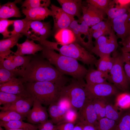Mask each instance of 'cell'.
I'll list each match as a JSON object with an SVG mask.
<instances>
[{"label": "cell", "instance_id": "27", "mask_svg": "<svg viewBox=\"0 0 130 130\" xmlns=\"http://www.w3.org/2000/svg\"><path fill=\"white\" fill-rule=\"evenodd\" d=\"M97 60L95 65L97 69L101 71L109 73L113 64V59L110 54L102 55Z\"/></svg>", "mask_w": 130, "mask_h": 130}, {"label": "cell", "instance_id": "25", "mask_svg": "<svg viewBox=\"0 0 130 130\" xmlns=\"http://www.w3.org/2000/svg\"><path fill=\"white\" fill-rule=\"evenodd\" d=\"M54 37L57 42L62 45L68 44L76 41L74 33L68 28L59 30L55 34Z\"/></svg>", "mask_w": 130, "mask_h": 130}, {"label": "cell", "instance_id": "20", "mask_svg": "<svg viewBox=\"0 0 130 130\" xmlns=\"http://www.w3.org/2000/svg\"><path fill=\"white\" fill-rule=\"evenodd\" d=\"M23 35L21 33L17 35L0 40V61H3L6 57L14 52L11 49L18 43L19 39Z\"/></svg>", "mask_w": 130, "mask_h": 130}, {"label": "cell", "instance_id": "21", "mask_svg": "<svg viewBox=\"0 0 130 130\" xmlns=\"http://www.w3.org/2000/svg\"><path fill=\"white\" fill-rule=\"evenodd\" d=\"M21 0H15L8 2L0 6V19H6L11 17H20L21 16L19 8L16 5Z\"/></svg>", "mask_w": 130, "mask_h": 130}, {"label": "cell", "instance_id": "17", "mask_svg": "<svg viewBox=\"0 0 130 130\" xmlns=\"http://www.w3.org/2000/svg\"><path fill=\"white\" fill-rule=\"evenodd\" d=\"M62 10L68 14L80 19L83 6L81 0H57Z\"/></svg>", "mask_w": 130, "mask_h": 130}, {"label": "cell", "instance_id": "16", "mask_svg": "<svg viewBox=\"0 0 130 130\" xmlns=\"http://www.w3.org/2000/svg\"><path fill=\"white\" fill-rule=\"evenodd\" d=\"M0 91L16 95L25 98L31 97L26 90L23 84L16 77L6 82L0 84Z\"/></svg>", "mask_w": 130, "mask_h": 130}, {"label": "cell", "instance_id": "11", "mask_svg": "<svg viewBox=\"0 0 130 130\" xmlns=\"http://www.w3.org/2000/svg\"><path fill=\"white\" fill-rule=\"evenodd\" d=\"M108 20L112 29L121 41L125 40L130 35V10L112 20Z\"/></svg>", "mask_w": 130, "mask_h": 130}, {"label": "cell", "instance_id": "34", "mask_svg": "<svg viewBox=\"0 0 130 130\" xmlns=\"http://www.w3.org/2000/svg\"><path fill=\"white\" fill-rule=\"evenodd\" d=\"M50 0H26L22 3L21 7L27 9L47 7L51 4Z\"/></svg>", "mask_w": 130, "mask_h": 130}, {"label": "cell", "instance_id": "44", "mask_svg": "<svg viewBox=\"0 0 130 130\" xmlns=\"http://www.w3.org/2000/svg\"><path fill=\"white\" fill-rule=\"evenodd\" d=\"M26 118L27 121L29 123L33 124H40L37 109L35 104L34 103L33 107L30 110Z\"/></svg>", "mask_w": 130, "mask_h": 130}, {"label": "cell", "instance_id": "41", "mask_svg": "<svg viewBox=\"0 0 130 130\" xmlns=\"http://www.w3.org/2000/svg\"><path fill=\"white\" fill-rule=\"evenodd\" d=\"M78 119L77 110L74 108H72L66 111L63 120L61 122H69L75 124L77 122Z\"/></svg>", "mask_w": 130, "mask_h": 130}, {"label": "cell", "instance_id": "47", "mask_svg": "<svg viewBox=\"0 0 130 130\" xmlns=\"http://www.w3.org/2000/svg\"><path fill=\"white\" fill-rule=\"evenodd\" d=\"M75 124L69 122H61L55 125L57 130H73Z\"/></svg>", "mask_w": 130, "mask_h": 130}, {"label": "cell", "instance_id": "57", "mask_svg": "<svg viewBox=\"0 0 130 130\" xmlns=\"http://www.w3.org/2000/svg\"><path fill=\"white\" fill-rule=\"evenodd\" d=\"M0 130H3L2 128V127H0Z\"/></svg>", "mask_w": 130, "mask_h": 130}, {"label": "cell", "instance_id": "28", "mask_svg": "<svg viewBox=\"0 0 130 130\" xmlns=\"http://www.w3.org/2000/svg\"><path fill=\"white\" fill-rule=\"evenodd\" d=\"M105 98H98L92 100L98 121L105 117L106 107L107 104Z\"/></svg>", "mask_w": 130, "mask_h": 130}, {"label": "cell", "instance_id": "7", "mask_svg": "<svg viewBox=\"0 0 130 130\" xmlns=\"http://www.w3.org/2000/svg\"><path fill=\"white\" fill-rule=\"evenodd\" d=\"M118 39L112 30L109 35L102 36L95 40L93 43L94 46L90 52L99 57L110 54L117 50L118 46Z\"/></svg>", "mask_w": 130, "mask_h": 130}, {"label": "cell", "instance_id": "9", "mask_svg": "<svg viewBox=\"0 0 130 130\" xmlns=\"http://www.w3.org/2000/svg\"><path fill=\"white\" fill-rule=\"evenodd\" d=\"M13 54H11L4 60L0 61V66L22 77L33 56H20Z\"/></svg>", "mask_w": 130, "mask_h": 130}, {"label": "cell", "instance_id": "53", "mask_svg": "<svg viewBox=\"0 0 130 130\" xmlns=\"http://www.w3.org/2000/svg\"><path fill=\"white\" fill-rule=\"evenodd\" d=\"M38 130H56V129L50 128L44 129L42 128H38Z\"/></svg>", "mask_w": 130, "mask_h": 130}, {"label": "cell", "instance_id": "23", "mask_svg": "<svg viewBox=\"0 0 130 130\" xmlns=\"http://www.w3.org/2000/svg\"><path fill=\"white\" fill-rule=\"evenodd\" d=\"M47 110L51 120L56 125L62 122L66 110L59 105L57 102L49 105Z\"/></svg>", "mask_w": 130, "mask_h": 130}, {"label": "cell", "instance_id": "31", "mask_svg": "<svg viewBox=\"0 0 130 130\" xmlns=\"http://www.w3.org/2000/svg\"><path fill=\"white\" fill-rule=\"evenodd\" d=\"M116 130H130V109L123 111Z\"/></svg>", "mask_w": 130, "mask_h": 130}, {"label": "cell", "instance_id": "54", "mask_svg": "<svg viewBox=\"0 0 130 130\" xmlns=\"http://www.w3.org/2000/svg\"><path fill=\"white\" fill-rule=\"evenodd\" d=\"M6 130H25L22 129H6Z\"/></svg>", "mask_w": 130, "mask_h": 130}, {"label": "cell", "instance_id": "2", "mask_svg": "<svg viewBox=\"0 0 130 130\" xmlns=\"http://www.w3.org/2000/svg\"><path fill=\"white\" fill-rule=\"evenodd\" d=\"M42 46L41 56L43 58L63 74L70 76L83 85L84 84L83 78L88 70L84 66L74 59L58 53L54 50Z\"/></svg>", "mask_w": 130, "mask_h": 130}, {"label": "cell", "instance_id": "6", "mask_svg": "<svg viewBox=\"0 0 130 130\" xmlns=\"http://www.w3.org/2000/svg\"><path fill=\"white\" fill-rule=\"evenodd\" d=\"M50 23L29 20L21 34L34 40L46 39L52 32Z\"/></svg>", "mask_w": 130, "mask_h": 130}, {"label": "cell", "instance_id": "10", "mask_svg": "<svg viewBox=\"0 0 130 130\" xmlns=\"http://www.w3.org/2000/svg\"><path fill=\"white\" fill-rule=\"evenodd\" d=\"M84 87L87 98L92 100L115 95L118 92L117 88L114 85L107 82L93 85L85 83Z\"/></svg>", "mask_w": 130, "mask_h": 130}, {"label": "cell", "instance_id": "49", "mask_svg": "<svg viewBox=\"0 0 130 130\" xmlns=\"http://www.w3.org/2000/svg\"><path fill=\"white\" fill-rule=\"evenodd\" d=\"M112 30L111 31L100 30L94 31L91 33V35L92 37L96 40L102 36L109 35Z\"/></svg>", "mask_w": 130, "mask_h": 130}, {"label": "cell", "instance_id": "13", "mask_svg": "<svg viewBox=\"0 0 130 130\" xmlns=\"http://www.w3.org/2000/svg\"><path fill=\"white\" fill-rule=\"evenodd\" d=\"M78 113L77 123L91 125L97 128L98 120L92 100L87 98L83 105L78 110Z\"/></svg>", "mask_w": 130, "mask_h": 130}, {"label": "cell", "instance_id": "1", "mask_svg": "<svg viewBox=\"0 0 130 130\" xmlns=\"http://www.w3.org/2000/svg\"><path fill=\"white\" fill-rule=\"evenodd\" d=\"M23 83L37 82H50L61 87L65 86L68 78L60 72L47 60L34 55L21 78Z\"/></svg>", "mask_w": 130, "mask_h": 130}, {"label": "cell", "instance_id": "39", "mask_svg": "<svg viewBox=\"0 0 130 130\" xmlns=\"http://www.w3.org/2000/svg\"><path fill=\"white\" fill-rule=\"evenodd\" d=\"M111 0H86V2L97 8L105 12L110 6Z\"/></svg>", "mask_w": 130, "mask_h": 130}, {"label": "cell", "instance_id": "24", "mask_svg": "<svg viewBox=\"0 0 130 130\" xmlns=\"http://www.w3.org/2000/svg\"><path fill=\"white\" fill-rule=\"evenodd\" d=\"M68 28L72 31L78 32L81 34L88 36V41H87L91 46L93 45V42L91 39L90 36L89 27L84 20L83 16L78 20H74L70 25Z\"/></svg>", "mask_w": 130, "mask_h": 130}, {"label": "cell", "instance_id": "35", "mask_svg": "<svg viewBox=\"0 0 130 130\" xmlns=\"http://www.w3.org/2000/svg\"><path fill=\"white\" fill-rule=\"evenodd\" d=\"M118 123L105 117L98 121L97 128L98 130H116Z\"/></svg>", "mask_w": 130, "mask_h": 130}, {"label": "cell", "instance_id": "8", "mask_svg": "<svg viewBox=\"0 0 130 130\" xmlns=\"http://www.w3.org/2000/svg\"><path fill=\"white\" fill-rule=\"evenodd\" d=\"M62 91L69 97L73 108L79 110L87 98L84 85L74 79L68 85L63 87Z\"/></svg>", "mask_w": 130, "mask_h": 130}, {"label": "cell", "instance_id": "51", "mask_svg": "<svg viewBox=\"0 0 130 130\" xmlns=\"http://www.w3.org/2000/svg\"><path fill=\"white\" fill-rule=\"evenodd\" d=\"M81 126L83 130H98L96 127L90 124H85L78 122Z\"/></svg>", "mask_w": 130, "mask_h": 130}, {"label": "cell", "instance_id": "48", "mask_svg": "<svg viewBox=\"0 0 130 130\" xmlns=\"http://www.w3.org/2000/svg\"><path fill=\"white\" fill-rule=\"evenodd\" d=\"M125 64L124 68L125 75L129 83H130V62L128 58L125 56L122 55Z\"/></svg>", "mask_w": 130, "mask_h": 130}, {"label": "cell", "instance_id": "19", "mask_svg": "<svg viewBox=\"0 0 130 130\" xmlns=\"http://www.w3.org/2000/svg\"><path fill=\"white\" fill-rule=\"evenodd\" d=\"M22 12L29 20L41 21L44 20L49 16H51V10L47 7H39L27 9L22 8Z\"/></svg>", "mask_w": 130, "mask_h": 130}, {"label": "cell", "instance_id": "42", "mask_svg": "<svg viewBox=\"0 0 130 130\" xmlns=\"http://www.w3.org/2000/svg\"><path fill=\"white\" fill-rule=\"evenodd\" d=\"M34 99V103L36 106L40 121V124L48 120L49 117L46 108L42 105L39 101Z\"/></svg>", "mask_w": 130, "mask_h": 130}, {"label": "cell", "instance_id": "12", "mask_svg": "<svg viewBox=\"0 0 130 130\" xmlns=\"http://www.w3.org/2000/svg\"><path fill=\"white\" fill-rule=\"evenodd\" d=\"M54 21L53 32L55 34L59 30L68 28L75 20L74 17L65 13L61 8L51 4L50 6Z\"/></svg>", "mask_w": 130, "mask_h": 130}, {"label": "cell", "instance_id": "40", "mask_svg": "<svg viewBox=\"0 0 130 130\" xmlns=\"http://www.w3.org/2000/svg\"><path fill=\"white\" fill-rule=\"evenodd\" d=\"M14 20L6 19H0V33L3 36V39L10 37V31L8 30L9 26L13 25Z\"/></svg>", "mask_w": 130, "mask_h": 130}, {"label": "cell", "instance_id": "46", "mask_svg": "<svg viewBox=\"0 0 130 130\" xmlns=\"http://www.w3.org/2000/svg\"><path fill=\"white\" fill-rule=\"evenodd\" d=\"M111 3L116 7L130 9V0H113Z\"/></svg>", "mask_w": 130, "mask_h": 130}, {"label": "cell", "instance_id": "38", "mask_svg": "<svg viewBox=\"0 0 130 130\" xmlns=\"http://www.w3.org/2000/svg\"><path fill=\"white\" fill-rule=\"evenodd\" d=\"M111 26L109 21L107 19L104 20L90 27V37L92 39L91 33L93 32L98 31H110L112 30Z\"/></svg>", "mask_w": 130, "mask_h": 130}, {"label": "cell", "instance_id": "32", "mask_svg": "<svg viewBox=\"0 0 130 130\" xmlns=\"http://www.w3.org/2000/svg\"><path fill=\"white\" fill-rule=\"evenodd\" d=\"M114 5L111 3V1L110 6L105 12V14L108 16L107 19L109 20H112L130 10V9L118 8L114 7Z\"/></svg>", "mask_w": 130, "mask_h": 130}, {"label": "cell", "instance_id": "5", "mask_svg": "<svg viewBox=\"0 0 130 130\" xmlns=\"http://www.w3.org/2000/svg\"><path fill=\"white\" fill-rule=\"evenodd\" d=\"M112 55L113 64L107 80L117 88L127 91L129 89V83L124 69V61L122 53L116 50Z\"/></svg>", "mask_w": 130, "mask_h": 130}, {"label": "cell", "instance_id": "4", "mask_svg": "<svg viewBox=\"0 0 130 130\" xmlns=\"http://www.w3.org/2000/svg\"><path fill=\"white\" fill-rule=\"evenodd\" d=\"M38 41L42 45L56 50L62 55L73 58L88 65H95L98 60L90 52L76 42L63 45L46 39Z\"/></svg>", "mask_w": 130, "mask_h": 130}, {"label": "cell", "instance_id": "22", "mask_svg": "<svg viewBox=\"0 0 130 130\" xmlns=\"http://www.w3.org/2000/svg\"><path fill=\"white\" fill-rule=\"evenodd\" d=\"M108 73L98 69L90 68L85 77L86 83L93 85L106 82L109 76Z\"/></svg>", "mask_w": 130, "mask_h": 130}, {"label": "cell", "instance_id": "52", "mask_svg": "<svg viewBox=\"0 0 130 130\" xmlns=\"http://www.w3.org/2000/svg\"><path fill=\"white\" fill-rule=\"evenodd\" d=\"M75 125L73 130H83L82 127L81 125L78 123Z\"/></svg>", "mask_w": 130, "mask_h": 130}, {"label": "cell", "instance_id": "56", "mask_svg": "<svg viewBox=\"0 0 130 130\" xmlns=\"http://www.w3.org/2000/svg\"><path fill=\"white\" fill-rule=\"evenodd\" d=\"M128 59L129 60V61L130 62V53H129V57H128Z\"/></svg>", "mask_w": 130, "mask_h": 130}, {"label": "cell", "instance_id": "26", "mask_svg": "<svg viewBox=\"0 0 130 130\" xmlns=\"http://www.w3.org/2000/svg\"><path fill=\"white\" fill-rule=\"evenodd\" d=\"M0 126L6 129H22L37 130V126L20 120H14L8 122L0 121Z\"/></svg>", "mask_w": 130, "mask_h": 130}, {"label": "cell", "instance_id": "37", "mask_svg": "<svg viewBox=\"0 0 130 130\" xmlns=\"http://www.w3.org/2000/svg\"><path fill=\"white\" fill-rule=\"evenodd\" d=\"M23 98H25L16 95L0 91V105H4L12 103Z\"/></svg>", "mask_w": 130, "mask_h": 130}, {"label": "cell", "instance_id": "18", "mask_svg": "<svg viewBox=\"0 0 130 130\" xmlns=\"http://www.w3.org/2000/svg\"><path fill=\"white\" fill-rule=\"evenodd\" d=\"M16 46L17 50L13 54L20 56L26 54L35 55L37 52L42 51L43 48L41 44H36L33 40H30L28 38L24 42L21 44L18 43Z\"/></svg>", "mask_w": 130, "mask_h": 130}, {"label": "cell", "instance_id": "36", "mask_svg": "<svg viewBox=\"0 0 130 130\" xmlns=\"http://www.w3.org/2000/svg\"><path fill=\"white\" fill-rule=\"evenodd\" d=\"M29 20L26 18L21 20H15L13 24V29L10 31V37L21 33Z\"/></svg>", "mask_w": 130, "mask_h": 130}, {"label": "cell", "instance_id": "3", "mask_svg": "<svg viewBox=\"0 0 130 130\" xmlns=\"http://www.w3.org/2000/svg\"><path fill=\"white\" fill-rule=\"evenodd\" d=\"M23 84L34 99L45 106L57 101L63 87L50 82H27Z\"/></svg>", "mask_w": 130, "mask_h": 130}, {"label": "cell", "instance_id": "14", "mask_svg": "<svg viewBox=\"0 0 130 130\" xmlns=\"http://www.w3.org/2000/svg\"><path fill=\"white\" fill-rule=\"evenodd\" d=\"M82 10L83 19L90 27L106 20L104 12L88 3L86 6H82Z\"/></svg>", "mask_w": 130, "mask_h": 130}, {"label": "cell", "instance_id": "30", "mask_svg": "<svg viewBox=\"0 0 130 130\" xmlns=\"http://www.w3.org/2000/svg\"><path fill=\"white\" fill-rule=\"evenodd\" d=\"M118 109L115 105L107 104L106 107L105 117L118 123L124 111L123 110L119 111Z\"/></svg>", "mask_w": 130, "mask_h": 130}, {"label": "cell", "instance_id": "43", "mask_svg": "<svg viewBox=\"0 0 130 130\" xmlns=\"http://www.w3.org/2000/svg\"><path fill=\"white\" fill-rule=\"evenodd\" d=\"M17 76L13 72L0 66V84L6 82Z\"/></svg>", "mask_w": 130, "mask_h": 130}, {"label": "cell", "instance_id": "15", "mask_svg": "<svg viewBox=\"0 0 130 130\" xmlns=\"http://www.w3.org/2000/svg\"><path fill=\"white\" fill-rule=\"evenodd\" d=\"M34 101V98L32 97L23 98L13 103L0 106V109L2 111H14L27 117L31 107L33 106Z\"/></svg>", "mask_w": 130, "mask_h": 130}, {"label": "cell", "instance_id": "45", "mask_svg": "<svg viewBox=\"0 0 130 130\" xmlns=\"http://www.w3.org/2000/svg\"><path fill=\"white\" fill-rule=\"evenodd\" d=\"M57 102L59 105L66 111L73 108L70 99L62 91V90L60 96Z\"/></svg>", "mask_w": 130, "mask_h": 130}, {"label": "cell", "instance_id": "29", "mask_svg": "<svg viewBox=\"0 0 130 130\" xmlns=\"http://www.w3.org/2000/svg\"><path fill=\"white\" fill-rule=\"evenodd\" d=\"M115 105L119 109L126 110L130 109V93L127 91L118 95Z\"/></svg>", "mask_w": 130, "mask_h": 130}, {"label": "cell", "instance_id": "33", "mask_svg": "<svg viewBox=\"0 0 130 130\" xmlns=\"http://www.w3.org/2000/svg\"><path fill=\"white\" fill-rule=\"evenodd\" d=\"M26 118L25 117L14 111H1L0 112V119L5 122L14 120L23 121Z\"/></svg>", "mask_w": 130, "mask_h": 130}, {"label": "cell", "instance_id": "55", "mask_svg": "<svg viewBox=\"0 0 130 130\" xmlns=\"http://www.w3.org/2000/svg\"><path fill=\"white\" fill-rule=\"evenodd\" d=\"M124 40H127V41H130V35L127 38V39H126L125 40H123V41H124Z\"/></svg>", "mask_w": 130, "mask_h": 130}, {"label": "cell", "instance_id": "50", "mask_svg": "<svg viewBox=\"0 0 130 130\" xmlns=\"http://www.w3.org/2000/svg\"><path fill=\"white\" fill-rule=\"evenodd\" d=\"M121 43L123 45L121 49L122 52L130 53V41L127 40L121 41Z\"/></svg>", "mask_w": 130, "mask_h": 130}]
</instances>
